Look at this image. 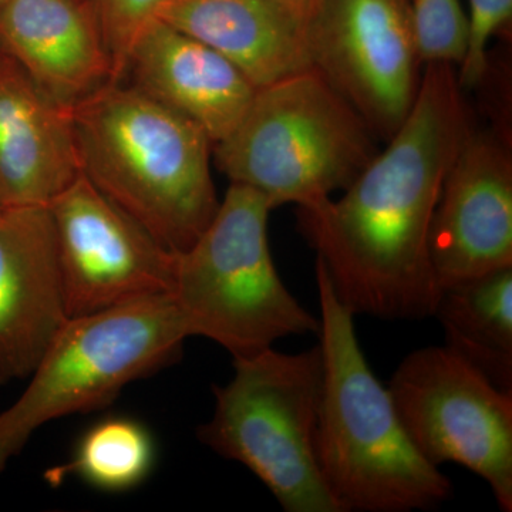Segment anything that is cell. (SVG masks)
Here are the masks:
<instances>
[{
	"instance_id": "1",
	"label": "cell",
	"mask_w": 512,
	"mask_h": 512,
	"mask_svg": "<svg viewBox=\"0 0 512 512\" xmlns=\"http://www.w3.org/2000/svg\"><path fill=\"white\" fill-rule=\"evenodd\" d=\"M412 111L338 200L299 208L333 292L353 315L433 316L439 298L429 255L441 185L470 130L451 63L426 64Z\"/></svg>"
},
{
	"instance_id": "2",
	"label": "cell",
	"mask_w": 512,
	"mask_h": 512,
	"mask_svg": "<svg viewBox=\"0 0 512 512\" xmlns=\"http://www.w3.org/2000/svg\"><path fill=\"white\" fill-rule=\"evenodd\" d=\"M70 113L84 177L168 251L190 248L221 204L205 131L123 80Z\"/></svg>"
},
{
	"instance_id": "3",
	"label": "cell",
	"mask_w": 512,
	"mask_h": 512,
	"mask_svg": "<svg viewBox=\"0 0 512 512\" xmlns=\"http://www.w3.org/2000/svg\"><path fill=\"white\" fill-rule=\"evenodd\" d=\"M322 394L316 429L320 473L343 512L426 511L453 484L407 437L387 387L360 348L355 315L340 303L316 261Z\"/></svg>"
},
{
	"instance_id": "4",
	"label": "cell",
	"mask_w": 512,
	"mask_h": 512,
	"mask_svg": "<svg viewBox=\"0 0 512 512\" xmlns=\"http://www.w3.org/2000/svg\"><path fill=\"white\" fill-rule=\"evenodd\" d=\"M365 120L315 69L256 90L237 127L212 146L229 183L272 210H306L345 191L379 153Z\"/></svg>"
},
{
	"instance_id": "5",
	"label": "cell",
	"mask_w": 512,
	"mask_h": 512,
	"mask_svg": "<svg viewBox=\"0 0 512 512\" xmlns=\"http://www.w3.org/2000/svg\"><path fill=\"white\" fill-rule=\"evenodd\" d=\"M272 208L264 195L231 184L214 220L175 255V305L188 336L214 340L247 359L278 340L320 330L276 271L268 239Z\"/></svg>"
},
{
	"instance_id": "6",
	"label": "cell",
	"mask_w": 512,
	"mask_h": 512,
	"mask_svg": "<svg viewBox=\"0 0 512 512\" xmlns=\"http://www.w3.org/2000/svg\"><path fill=\"white\" fill-rule=\"evenodd\" d=\"M188 338L171 293L69 318L0 412V474L40 427L110 406L128 384L173 365Z\"/></svg>"
},
{
	"instance_id": "7",
	"label": "cell",
	"mask_w": 512,
	"mask_h": 512,
	"mask_svg": "<svg viewBox=\"0 0 512 512\" xmlns=\"http://www.w3.org/2000/svg\"><path fill=\"white\" fill-rule=\"evenodd\" d=\"M234 376L214 389L211 420L198 440L247 467L286 512H343L316 456L322 394L320 346L301 353L266 349L234 360Z\"/></svg>"
},
{
	"instance_id": "8",
	"label": "cell",
	"mask_w": 512,
	"mask_h": 512,
	"mask_svg": "<svg viewBox=\"0 0 512 512\" xmlns=\"http://www.w3.org/2000/svg\"><path fill=\"white\" fill-rule=\"evenodd\" d=\"M407 437L434 467H466L512 511V392L443 346L407 355L389 386Z\"/></svg>"
},
{
	"instance_id": "9",
	"label": "cell",
	"mask_w": 512,
	"mask_h": 512,
	"mask_svg": "<svg viewBox=\"0 0 512 512\" xmlns=\"http://www.w3.org/2000/svg\"><path fill=\"white\" fill-rule=\"evenodd\" d=\"M302 32L312 69L389 141L423 76L409 0H315Z\"/></svg>"
},
{
	"instance_id": "10",
	"label": "cell",
	"mask_w": 512,
	"mask_h": 512,
	"mask_svg": "<svg viewBox=\"0 0 512 512\" xmlns=\"http://www.w3.org/2000/svg\"><path fill=\"white\" fill-rule=\"evenodd\" d=\"M47 207L69 318L171 293L177 254L83 174Z\"/></svg>"
},
{
	"instance_id": "11",
	"label": "cell",
	"mask_w": 512,
	"mask_h": 512,
	"mask_svg": "<svg viewBox=\"0 0 512 512\" xmlns=\"http://www.w3.org/2000/svg\"><path fill=\"white\" fill-rule=\"evenodd\" d=\"M440 289L512 266V158L507 140L468 130L448 168L429 231Z\"/></svg>"
},
{
	"instance_id": "12",
	"label": "cell",
	"mask_w": 512,
	"mask_h": 512,
	"mask_svg": "<svg viewBox=\"0 0 512 512\" xmlns=\"http://www.w3.org/2000/svg\"><path fill=\"white\" fill-rule=\"evenodd\" d=\"M69 320L49 207L0 212V386L26 379Z\"/></svg>"
},
{
	"instance_id": "13",
	"label": "cell",
	"mask_w": 512,
	"mask_h": 512,
	"mask_svg": "<svg viewBox=\"0 0 512 512\" xmlns=\"http://www.w3.org/2000/svg\"><path fill=\"white\" fill-rule=\"evenodd\" d=\"M121 80L197 124L212 146L244 119L256 93L224 56L158 19L131 47Z\"/></svg>"
},
{
	"instance_id": "14",
	"label": "cell",
	"mask_w": 512,
	"mask_h": 512,
	"mask_svg": "<svg viewBox=\"0 0 512 512\" xmlns=\"http://www.w3.org/2000/svg\"><path fill=\"white\" fill-rule=\"evenodd\" d=\"M0 55L64 106L116 82L90 0H5L0 5Z\"/></svg>"
},
{
	"instance_id": "15",
	"label": "cell",
	"mask_w": 512,
	"mask_h": 512,
	"mask_svg": "<svg viewBox=\"0 0 512 512\" xmlns=\"http://www.w3.org/2000/svg\"><path fill=\"white\" fill-rule=\"evenodd\" d=\"M82 174L70 106L0 55V201L47 207Z\"/></svg>"
},
{
	"instance_id": "16",
	"label": "cell",
	"mask_w": 512,
	"mask_h": 512,
	"mask_svg": "<svg viewBox=\"0 0 512 512\" xmlns=\"http://www.w3.org/2000/svg\"><path fill=\"white\" fill-rule=\"evenodd\" d=\"M158 20L220 53L256 90L312 69L302 23L278 0H168Z\"/></svg>"
},
{
	"instance_id": "17",
	"label": "cell",
	"mask_w": 512,
	"mask_h": 512,
	"mask_svg": "<svg viewBox=\"0 0 512 512\" xmlns=\"http://www.w3.org/2000/svg\"><path fill=\"white\" fill-rule=\"evenodd\" d=\"M433 316L448 349L512 392V266L443 286Z\"/></svg>"
},
{
	"instance_id": "18",
	"label": "cell",
	"mask_w": 512,
	"mask_h": 512,
	"mask_svg": "<svg viewBox=\"0 0 512 512\" xmlns=\"http://www.w3.org/2000/svg\"><path fill=\"white\" fill-rule=\"evenodd\" d=\"M157 464V443L136 417L114 414L80 434L66 463L47 470L50 485L77 478L103 493H127L146 483Z\"/></svg>"
},
{
	"instance_id": "19",
	"label": "cell",
	"mask_w": 512,
	"mask_h": 512,
	"mask_svg": "<svg viewBox=\"0 0 512 512\" xmlns=\"http://www.w3.org/2000/svg\"><path fill=\"white\" fill-rule=\"evenodd\" d=\"M420 62L460 66L468 46V18L460 0H409Z\"/></svg>"
},
{
	"instance_id": "20",
	"label": "cell",
	"mask_w": 512,
	"mask_h": 512,
	"mask_svg": "<svg viewBox=\"0 0 512 512\" xmlns=\"http://www.w3.org/2000/svg\"><path fill=\"white\" fill-rule=\"evenodd\" d=\"M168 0H90L113 62L114 80L123 79L131 47L156 22Z\"/></svg>"
},
{
	"instance_id": "21",
	"label": "cell",
	"mask_w": 512,
	"mask_h": 512,
	"mask_svg": "<svg viewBox=\"0 0 512 512\" xmlns=\"http://www.w3.org/2000/svg\"><path fill=\"white\" fill-rule=\"evenodd\" d=\"M468 6L467 53L457 76L461 87L473 89L487 73L491 37L511 28L512 0H468Z\"/></svg>"
},
{
	"instance_id": "22",
	"label": "cell",
	"mask_w": 512,
	"mask_h": 512,
	"mask_svg": "<svg viewBox=\"0 0 512 512\" xmlns=\"http://www.w3.org/2000/svg\"><path fill=\"white\" fill-rule=\"evenodd\" d=\"M278 2L302 23L315 0H278Z\"/></svg>"
},
{
	"instance_id": "23",
	"label": "cell",
	"mask_w": 512,
	"mask_h": 512,
	"mask_svg": "<svg viewBox=\"0 0 512 512\" xmlns=\"http://www.w3.org/2000/svg\"><path fill=\"white\" fill-rule=\"evenodd\" d=\"M3 210H5V207H3L2 201H0V212H2Z\"/></svg>"
},
{
	"instance_id": "24",
	"label": "cell",
	"mask_w": 512,
	"mask_h": 512,
	"mask_svg": "<svg viewBox=\"0 0 512 512\" xmlns=\"http://www.w3.org/2000/svg\"><path fill=\"white\" fill-rule=\"evenodd\" d=\"M3 2H5V0H0V5H2Z\"/></svg>"
}]
</instances>
